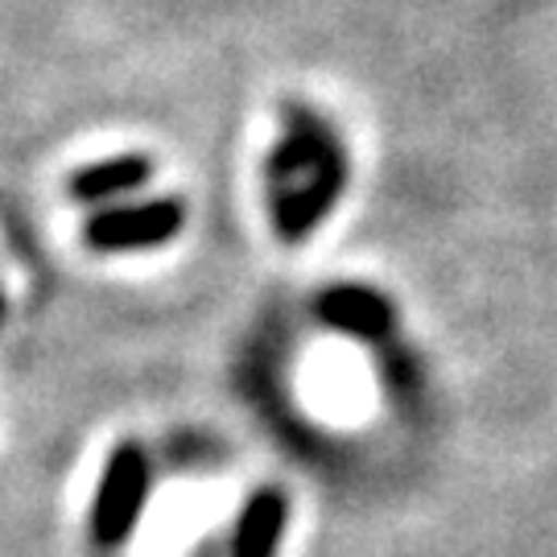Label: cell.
Segmentation results:
<instances>
[{"instance_id":"5b68a950","label":"cell","mask_w":557,"mask_h":557,"mask_svg":"<svg viewBox=\"0 0 557 557\" xmlns=\"http://www.w3.org/2000/svg\"><path fill=\"white\" fill-rule=\"evenodd\" d=\"M285 524H289V499L273 492V487L257 492L244 504V512H239L236 537H232V557H277Z\"/></svg>"},{"instance_id":"52a82bcc","label":"cell","mask_w":557,"mask_h":557,"mask_svg":"<svg viewBox=\"0 0 557 557\" xmlns=\"http://www.w3.org/2000/svg\"><path fill=\"white\" fill-rule=\"evenodd\" d=\"M0 319H4V294H0Z\"/></svg>"},{"instance_id":"277c9868","label":"cell","mask_w":557,"mask_h":557,"mask_svg":"<svg viewBox=\"0 0 557 557\" xmlns=\"http://www.w3.org/2000/svg\"><path fill=\"white\" fill-rule=\"evenodd\" d=\"M319 319L326 322V326L343 331V335L380 343V338H388L397 314H393L388 298L376 294V289H363V285H335V289H326V294L319 298Z\"/></svg>"},{"instance_id":"3957f363","label":"cell","mask_w":557,"mask_h":557,"mask_svg":"<svg viewBox=\"0 0 557 557\" xmlns=\"http://www.w3.org/2000/svg\"><path fill=\"white\" fill-rule=\"evenodd\" d=\"M186 207L178 199L140 202V207H112L91 215L83 227V239L96 252H124V248H153L182 232Z\"/></svg>"},{"instance_id":"7a4b0ae2","label":"cell","mask_w":557,"mask_h":557,"mask_svg":"<svg viewBox=\"0 0 557 557\" xmlns=\"http://www.w3.org/2000/svg\"><path fill=\"white\" fill-rule=\"evenodd\" d=\"M149 496V462L137 442H124L112 450L100 475V492L91 504V541L100 549H116L137 529L140 508Z\"/></svg>"},{"instance_id":"8992f818","label":"cell","mask_w":557,"mask_h":557,"mask_svg":"<svg viewBox=\"0 0 557 557\" xmlns=\"http://www.w3.org/2000/svg\"><path fill=\"white\" fill-rule=\"evenodd\" d=\"M153 178V161L140 158V153H128V158H112L100 161V165H87L71 178V195L79 202H103V199H120L128 190H140L145 182Z\"/></svg>"},{"instance_id":"6da1fadb","label":"cell","mask_w":557,"mask_h":557,"mask_svg":"<svg viewBox=\"0 0 557 557\" xmlns=\"http://www.w3.org/2000/svg\"><path fill=\"white\" fill-rule=\"evenodd\" d=\"M264 178L273 186V220L281 239H306L326 220L347 182L335 128L310 108H289L285 137L264 161Z\"/></svg>"}]
</instances>
